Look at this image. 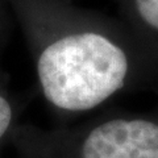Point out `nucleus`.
I'll use <instances>...</instances> for the list:
<instances>
[{"mask_svg":"<svg viewBox=\"0 0 158 158\" xmlns=\"http://www.w3.org/2000/svg\"><path fill=\"white\" fill-rule=\"evenodd\" d=\"M44 95L66 111H87L102 104L124 85V52L98 33L63 37L42 52L37 65Z\"/></svg>","mask_w":158,"mask_h":158,"instance_id":"nucleus-1","label":"nucleus"},{"mask_svg":"<svg viewBox=\"0 0 158 158\" xmlns=\"http://www.w3.org/2000/svg\"><path fill=\"white\" fill-rule=\"evenodd\" d=\"M82 158H158V124L116 118L88 133Z\"/></svg>","mask_w":158,"mask_h":158,"instance_id":"nucleus-2","label":"nucleus"},{"mask_svg":"<svg viewBox=\"0 0 158 158\" xmlns=\"http://www.w3.org/2000/svg\"><path fill=\"white\" fill-rule=\"evenodd\" d=\"M136 4L145 23L158 29V0H136Z\"/></svg>","mask_w":158,"mask_h":158,"instance_id":"nucleus-3","label":"nucleus"},{"mask_svg":"<svg viewBox=\"0 0 158 158\" xmlns=\"http://www.w3.org/2000/svg\"><path fill=\"white\" fill-rule=\"evenodd\" d=\"M11 118H12L11 106L3 96H0V138L7 132L9 124H11Z\"/></svg>","mask_w":158,"mask_h":158,"instance_id":"nucleus-4","label":"nucleus"}]
</instances>
